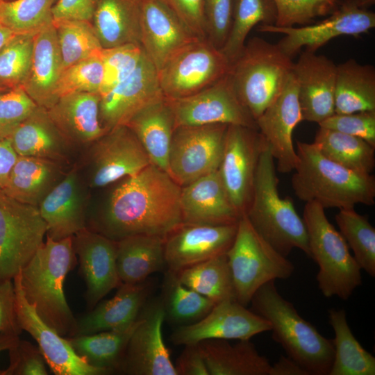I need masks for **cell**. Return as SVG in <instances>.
Instances as JSON below:
<instances>
[{"mask_svg": "<svg viewBox=\"0 0 375 375\" xmlns=\"http://www.w3.org/2000/svg\"><path fill=\"white\" fill-rule=\"evenodd\" d=\"M114 184L102 206L88 213V228L118 241L134 235L165 238L183 223L181 187L157 166Z\"/></svg>", "mask_w": 375, "mask_h": 375, "instance_id": "6da1fadb", "label": "cell"}, {"mask_svg": "<svg viewBox=\"0 0 375 375\" xmlns=\"http://www.w3.org/2000/svg\"><path fill=\"white\" fill-rule=\"evenodd\" d=\"M76 264L73 236L55 240L47 236L34 256L19 272L27 301L40 317L59 335L77 333L76 319L65 298L64 284Z\"/></svg>", "mask_w": 375, "mask_h": 375, "instance_id": "7a4b0ae2", "label": "cell"}, {"mask_svg": "<svg viewBox=\"0 0 375 375\" xmlns=\"http://www.w3.org/2000/svg\"><path fill=\"white\" fill-rule=\"evenodd\" d=\"M292 187L301 201L324 208L375 203V178L346 168L324 156L315 143L297 141Z\"/></svg>", "mask_w": 375, "mask_h": 375, "instance_id": "3957f363", "label": "cell"}, {"mask_svg": "<svg viewBox=\"0 0 375 375\" xmlns=\"http://www.w3.org/2000/svg\"><path fill=\"white\" fill-rule=\"evenodd\" d=\"M251 310L271 326L272 337L310 375H328L334 358L333 340L324 337L299 315L294 305L284 299L270 281L253 295Z\"/></svg>", "mask_w": 375, "mask_h": 375, "instance_id": "277c9868", "label": "cell"}, {"mask_svg": "<svg viewBox=\"0 0 375 375\" xmlns=\"http://www.w3.org/2000/svg\"><path fill=\"white\" fill-rule=\"evenodd\" d=\"M275 160L267 144L262 151L249 206L244 215L276 251L287 257L297 248L310 257L307 230L290 197L278 192Z\"/></svg>", "mask_w": 375, "mask_h": 375, "instance_id": "5b68a950", "label": "cell"}, {"mask_svg": "<svg viewBox=\"0 0 375 375\" xmlns=\"http://www.w3.org/2000/svg\"><path fill=\"white\" fill-rule=\"evenodd\" d=\"M293 64L277 44L253 37L231 65L228 76L235 93L256 121L281 92Z\"/></svg>", "mask_w": 375, "mask_h": 375, "instance_id": "8992f818", "label": "cell"}, {"mask_svg": "<svg viewBox=\"0 0 375 375\" xmlns=\"http://www.w3.org/2000/svg\"><path fill=\"white\" fill-rule=\"evenodd\" d=\"M310 258L319 266L318 288L328 298L347 300L362 285L361 269L341 233L326 217L324 208L315 202L306 203L303 212Z\"/></svg>", "mask_w": 375, "mask_h": 375, "instance_id": "52a82bcc", "label": "cell"}, {"mask_svg": "<svg viewBox=\"0 0 375 375\" xmlns=\"http://www.w3.org/2000/svg\"><path fill=\"white\" fill-rule=\"evenodd\" d=\"M236 301L247 307L256 290L276 279L289 278L294 265L276 251L243 215L235 239L226 252Z\"/></svg>", "mask_w": 375, "mask_h": 375, "instance_id": "ba28073f", "label": "cell"}, {"mask_svg": "<svg viewBox=\"0 0 375 375\" xmlns=\"http://www.w3.org/2000/svg\"><path fill=\"white\" fill-rule=\"evenodd\" d=\"M76 162L90 189L112 185L151 164L138 138L125 125L108 131L81 153Z\"/></svg>", "mask_w": 375, "mask_h": 375, "instance_id": "9c48e42d", "label": "cell"}, {"mask_svg": "<svg viewBox=\"0 0 375 375\" xmlns=\"http://www.w3.org/2000/svg\"><path fill=\"white\" fill-rule=\"evenodd\" d=\"M231 63L207 39L197 40L178 51L158 71L162 94L178 99L213 85L228 72Z\"/></svg>", "mask_w": 375, "mask_h": 375, "instance_id": "30bf717a", "label": "cell"}, {"mask_svg": "<svg viewBox=\"0 0 375 375\" xmlns=\"http://www.w3.org/2000/svg\"><path fill=\"white\" fill-rule=\"evenodd\" d=\"M375 27V13L359 0H340L338 7L327 17L315 24L301 26L281 27L258 25L261 33H280L284 36L277 43L292 59L302 47L316 52L333 38L351 35L357 37Z\"/></svg>", "mask_w": 375, "mask_h": 375, "instance_id": "8fae6325", "label": "cell"}, {"mask_svg": "<svg viewBox=\"0 0 375 375\" xmlns=\"http://www.w3.org/2000/svg\"><path fill=\"white\" fill-rule=\"evenodd\" d=\"M47 224L38 206L0 192V278L12 279L43 244Z\"/></svg>", "mask_w": 375, "mask_h": 375, "instance_id": "7c38bea8", "label": "cell"}, {"mask_svg": "<svg viewBox=\"0 0 375 375\" xmlns=\"http://www.w3.org/2000/svg\"><path fill=\"white\" fill-rule=\"evenodd\" d=\"M228 125L176 126L169 154V175L181 187L219 169Z\"/></svg>", "mask_w": 375, "mask_h": 375, "instance_id": "4fadbf2b", "label": "cell"}, {"mask_svg": "<svg viewBox=\"0 0 375 375\" xmlns=\"http://www.w3.org/2000/svg\"><path fill=\"white\" fill-rule=\"evenodd\" d=\"M267 142L257 129L228 125L218 169L228 196L243 215L249 206L260 156Z\"/></svg>", "mask_w": 375, "mask_h": 375, "instance_id": "5bb4252c", "label": "cell"}, {"mask_svg": "<svg viewBox=\"0 0 375 375\" xmlns=\"http://www.w3.org/2000/svg\"><path fill=\"white\" fill-rule=\"evenodd\" d=\"M117 372L127 375H177L162 337L165 312L161 299L147 303Z\"/></svg>", "mask_w": 375, "mask_h": 375, "instance_id": "9a60e30c", "label": "cell"}, {"mask_svg": "<svg viewBox=\"0 0 375 375\" xmlns=\"http://www.w3.org/2000/svg\"><path fill=\"white\" fill-rule=\"evenodd\" d=\"M167 99L174 112L176 127L223 124L258 130L256 121L236 96L228 74L196 94Z\"/></svg>", "mask_w": 375, "mask_h": 375, "instance_id": "2e32d148", "label": "cell"}, {"mask_svg": "<svg viewBox=\"0 0 375 375\" xmlns=\"http://www.w3.org/2000/svg\"><path fill=\"white\" fill-rule=\"evenodd\" d=\"M270 328V324L253 311L235 300H225L216 303L200 320L178 326L170 340L175 345L183 346L210 339L245 340Z\"/></svg>", "mask_w": 375, "mask_h": 375, "instance_id": "e0dca14e", "label": "cell"}, {"mask_svg": "<svg viewBox=\"0 0 375 375\" xmlns=\"http://www.w3.org/2000/svg\"><path fill=\"white\" fill-rule=\"evenodd\" d=\"M16 297V312L22 331L38 344L46 363L56 375H106L108 369L93 367L78 356L66 338L47 324L27 301L22 292L19 273L12 278Z\"/></svg>", "mask_w": 375, "mask_h": 375, "instance_id": "ac0fdd59", "label": "cell"}, {"mask_svg": "<svg viewBox=\"0 0 375 375\" xmlns=\"http://www.w3.org/2000/svg\"><path fill=\"white\" fill-rule=\"evenodd\" d=\"M238 224L210 225L182 223L164 239L167 270H181L226 253L235 239Z\"/></svg>", "mask_w": 375, "mask_h": 375, "instance_id": "d6986e66", "label": "cell"}, {"mask_svg": "<svg viewBox=\"0 0 375 375\" xmlns=\"http://www.w3.org/2000/svg\"><path fill=\"white\" fill-rule=\"evenodd\" d=\"M89 190L76 162L38 206L47 236L59 240L87 227Z\"/></svg>", "mask_w": 375, "mask_h": 375, "instance_id": "ffe728a7", "label": "cell"}, {"mask_svg": "<svg viewBox=\"0 0 375 375\" xmlns=\"http://www.w3.org/2000/svg\"><path fill=\"white\" fill-rule=\"evenodd\" d=\"M301 121L297 85L292 72L281 92L256 119L258 131L265 138L281 173H289L296 167L297 155L292 133Z\"/></svg>", "mask_w": 375, "mask_h": 375, "instance_id": "44dd1931", "label": "cell"}, {"mask_svg": "<svg viewBox=\"0 0 375 375\" xmlns=\"http://www.w3.org/2000/svg\"><path fill=\"white\" fill-rule=\"evenodd\" d=\"M73 246L86 283L87 306L92 310L121 284L116 264L117 242L86 227L73 235Z\"/></svg>", "mask_w": 375, "mask_h": 375, "instance_id": "7402d4cb", "label": "cell"}, {"mask_svg": "<svg viewBox=\"0 0 375 375\" xmlns=\"http://www.w3.org/2000/svg\"><path fill=\"white\" fill-rule=\"evenodd\" d=\"M336 72L331 59L307 50L294 62L303 121L319 124L335 114Z\"/></svg>", "mask_w": 375, "mask_h": 375, "instance_id": "603a6c76", "label": "cell"}, {"mask_svg": "<svg viewBox=\"0 0 375 375\" xmlns=\"http://www.w3.org/2000/svg\"><path fill=\"white\" fill-rule=\"evenodd\" d=\"M162 95L157 69L144 53L135 69L101 97V123L107 131L126 125L140 108Z\"/></svg>", "mask_w": 375, "mask_h": 375, "instance_id": "cb8c5ba5", "label": "cell"}, {"mask_svg": "<svg viewBox=\"0 0 375 375\" xmlns=\"http://www.w3.org/2000/svg\"><path fill=\"white\" fill-rule=\"evenodd\" d=\"M139 2L140 44L158 72L178 51L199 38L160 0Z\"/></svg>", "mask_w": 375, "mask_h": 375, "instance_id": "d4e9b609", "label": "cell"}, {"mask_svg": "<svg viewBox=\"0 0 375 375\" xmlns=\"http://www.w3.org/2000/svg\"><path fill=\"white\" fill-rule=\"evenodd\" d=\"M17 156L51 160L71 167L81 152L61 133L46 108L37 106L10 137Z\"/></svg>", "mask_w": 375, "mask_h": 375, "instance_id": "484cf974", "label": "cell"}, {"mask_svg": "<svg viewBox=\"0 0 375 375\" xmlns=\"http://www.w3.org/2000/svg\"><path fill=\"white\" fill-rule=\"evenodd\" d=\"M181 210L184 224H238L242 215L233 206L219 170L181 187Z\"/></svg>", "mask_w": 375, "mask_h": 375, "instance_id": "4316f807", "label": "cell"}, {"mask_svg": "<svg viewBox=\"0 0 375 375\" xmlns=\"http://www.w3.org/2000/svg\"><path fill=\"white\" fill-rule=\"evenodd\" d=\"M100 100L97 92H76L47 109L56 126L81 153L108 131L99 118Z\"/></svg>", "mask_w": 375, "mask_h": 375, "instance_id": "83f0119b", "label": "cell"}, {"mask_svg": "<svg viewBox=\"0 0 375 375\" xmlns=\"http://www.w3.org/2000/svg\"><path fill=\"white\" fill-rule=\"evenodd\" d=\"M152 290L153 283L148 278L138 283H121L113 297L97 303L91 311L76 319V335L119 330L130 326L138 318Z\"/></svg>", "mask_w": 375, "mask_h": 375, "instance_id": "f1b7e54d", "label": "cell"}, {"mask_svg": "<svg viewBox=\"0 0 375 375\" xmlns=\"http://www.w3.org/2000/svg\"><path fill=\"white\" fill-rule=\"evenodd\" d=\"M62 72V58L52 23L34 35L29 72L21 87L37 106L49 109L56 103L54 90Z\"/></svg>", "mask_w": 375, "mask_h": 375, "instance_id": "f546056e", "label": "cell"}, {"mask_svg": "<svg viewBox=\"0 0 375 375\" xmlns=\"http://www.w3.org/2000/svg\"><path fill=\"white\" fill-rule=\"evenodd\" d=\"M136 135L151 164L169 174L168 154L175 125L170 103L164 95L136 112L125 125Z\"/></svg>", "mask_w": 375, "mask_h": 375, "instance_id": "4dcf8cb0", "label": "cell"}, {"mask_svg": "<svg viewBox=\"0 0 375 375\" xmlns=\"http://www.w3.org/2000/svg\"><path fill=\"white\" fill-rule=\"evenodd\" d=\"M69 168L45 158L17 156L1 192L38 207Z\"/></svg>", "mask_w": 375, "mask_h": 375, "instance_id": "1f68e13d", "label": "cell"}, {"mask_svg": "<svg viewBox=\"0 0 375 375\" xmlns=\"http://www.w3.org/2000/svg\"><path fill=\"white\" fill-rule=\"evenodd\" d=\"M198 344L209 375H269V360L250 340L231 344L226 340L210 339Z\"/></svg>", "mask_w": 375, "mask_h": 375, "instance_id": "d6a6232c", "label": "cell"}, {"mask_svg": "<svg viewBox=\"0 0 375 375\" xmlns=\"http://www.w3.org/2000/svg\"><path fill=\"white\" fill-rule=\"evenodd\" d=\"M91 23L103 49L141 45L139 0H99Z\"/></svg>", "mask_w": 375, "mask_h": 375, "instance_id": "836d02e7", "label": "cell"}, {"mask_svg": "<svg viewBox=\"0 0 375 375\" xmlns=\"http://www.w3.org/2000/svg\"><path fill=\"white\" fill-rule=\"evenodd\" d=\"M165 238L134 235L117 242L116 264L121 283H138L166 267Z\"/></svg>", "mask_w": 375, "mask_h": 375, "instance_id": "e575fe53", "label": "cell"}, {"mask_svg": "<svg viewBox=\"0 0 375 375\" xmlns=\"http://www.w3.org/2000/svg\"><path fill=\"white\" fill-rule=\"evenodd\" d=\"M375 111V67L350 58L337 65L335 113Z\"/></svg>", "mask_w": 375, "mask_h": 375, "instance_id": "d590c367", "label": "cell"}, {"mask_svg": "<svg viewBox=\"0 0 375 375\" xmlns=\"http://www.w3.org/2000/svg\"><path fill=\"white\" fill-rule=\"evenodd\" d=\"M334 333V358L328 375H374L375 358L365 350L351 332L343 309L328 310Z\"/></svg>", "mask_w": 375, "mask_h": 375, "instance_id": "8d00e7d4", "label": "cell"}, {"mask_svg": "<svg viewBox=\"0 0 375 375\" xmlns=\"http://www.w3.org/2000/svg\"><path fill=\"white\" fill-rule=\"evenodd\" d=\"M140 322L119 330L101 331L67 338L75 353L89 365L117 372L128 342Z\"/></svg>", "mask_w": 375, "mask_h": 375, "instance_id": "74e56055", "label": "cell"}, {"mask_svg": "<svg viewBox=\"0 0 375 375\" xmlns=\"http://www.w3.org/2000/svg\"><path fill=\"white\" fill-rule=\"evenodd\" d=\"M176 274L183 285L215 304L225 300L236 301L226 253L185 268Z\"/></svg>", "mask_w": 375, "mask_h": 375, "instance_id": "f35d334b", "label": "cell"}, {"mask_svg": "<svg viewBox=\"0 0 375 375\" xmlns=\"http://www.w3.org/2000/svg\"><path fill=\"white\" fill-rule=\"evenodd\" d=\"M314 143L322 153L352 171L372 174L375 167V147L358 137L319 127Z\"/></svg>", "mask_w": 375, "mask_h": 375, "instance_id": "ab89813d", "label": "cell"}, {"mask_svg": "<svg viewBox=\"0 0 375 375\" xmlns=\"http://www.w3.org/2000/svg\"><path fill=\"white\" fill-rule=\"evenodd\" d=\"M276 19L273 0H233L229 32L221 49L231 65L243 51L251 29L256 25H274Z\"/></svg>", "mask_w": 375, "mask_h": 375, "instance_id": "60d3db41", "label": "cell"}, {"mask_svg": "<svg viewBox=\"0 0 375 375\" xmlns=\"http://www.w3.org/2000/svg\"><path fill=\"white\" fill-rule=\"evenodd\" d=\"M165 319L178 326L194 323L205 317L215 303L183 285L175 273L167 271L160 298Z\"/></svg>", "mask_w": 375, "mask_h": 375, "instance_id": "b9f144b4", "label": "cell"}, {"mask_svg": "<svg viewBox=\"0 0 375 375\" xmlns=\"http://www.w3.org/2000/svg\"><path fill=\"white\" fill-rule=\"evenodd\" d=\"M335 222L360 269L374 277L375 228L367 217L354 208H342L335 215Z\"/></svg>", "mask_w": 375, "mask_h": 375, "instance_id": "7bdbcfd3", "label": "cell"}, {"mask_svg": "<svg viewBox=\"0 0 375 375\" xmlns=\"http://www.w3.org/2000/svg\"><path fill=\"white\" fill-rule=\"evenodd\" d=\"M56 1H0V23L16 35H35L53 23Z\"/></svg>", "mask_w": 375, "mask_h": 375, "instance_id": "ee69618b", "label": "cell"}, {"mask_svg": "<svg viewBox=\"0 0 375 375\" xmlns=\"http://www.w3.org/2000/svg\"><path fill=\"white\" fill-rule=\"evenodd\" d=\"M62 71L72 65L99 53L102 47L91 22L81 20H53Z\"/></svg>", "mask_w": 375, "mask_h": 375, "instance_id": "f6af8a7d", "label": "cell"}, {"mask_svg": "<svg viewBox=\"0 0 375 375\" xmlns=\"http://www.w3.org/2000/svg\"><path fill=\"white\" fill-rule=\"evenodd\" d=\"M34 35H15L0 50V85L22 86L29 72Z\"/></svg>", "mask_w": 375, "mask_h": 375, "instance_id": "bcb514c9", "label": "cell"}, {"mask_svg": "<svg viewBox=\"0 0 375 375\" xmlns=\"http://www.w3.org/2000/svg\"><path fill=\"white\" fill-rule=\"evenodd\" d=\"M103 77L101 51L72 65L62 72L54 90L56 102L60 97L72 93H99Z\"/></svg>", "mask_w": 375, "mask_h": 375, "instance_id": "7dc6e473", "label": "cell"}, {"mask_svg": "<svg viewBox=\"0 0 375 375\" xmlns=\"http://www.w3.org/2000/svg\"><path fill=\"white\" fill-rule=\"evenodd\" d=\"M144 51L140 44H126L102 49L103 77L99 90L103 96L128 76L138 67Z\"/></svg>", "mask_w": 375, "mask_h": 375, "instance_id": "c3c4849f", "label": "cell"}, {"mask_svg": "<svg viewBox=\"0 0 375 375\" xmlns=\"http://www.w3.org/2000/svg\"><path fill=\"white\" fill-rule=\"evenodd\" d=\"M277 10L275 26H305L318 17L330 15L340 0H273Z\"/></svg>", "mask_w": 375, "mask_h": 375, "instance_id": "681fc988", "label": "cell"}, {"mask_svg": "<svg viewBox=\"0 0 375 375\" xmlns=\"http://www.w3.org/2000/svg\"><path fill=\"white\" fill-rule=\"evenodd\" d=\"M37 106L21 86L0 93V141L10 138Z\"/></svg>", "mask_w": 375, "mask_h": 375, "instance_id": "f907efd6", "label": "cell"}, {"mask_svg": "<svg viewBox=\"0 0 375 375\" xmlns=\"http://www.w3.org/2000/svg\"><path fill=\"white\" fill-rule=\"evenodd\" d=\"M318 125L321 128L360 138L375 147V111L335 113Z\"/></svg>", "mask_w": 375, "mask_h": 375, "instance_id": "816d5d0a", "label": "cell"}, {"mask_svg": "<svg viewBox=\"0 0 375 375\" xmlns=\"http://www.w3.org/2000/svg\"><path fill=\"white\" fill-rule=\"evenodd\" d=\"M9 365L0 375H47L45 360L39 349L20 338L8 350Z\"/></svg>", "mask_w": 375, "mask_h": 375, "instance_id": "f5cc1de1", "label": "cell"}, {"mask_svg": "<svg viewBox=\"0 0 375 375\" xmlns=\"http://www.w3.org/2000/svg\"><path fill=\"white\" fill-rule=\"evenodd\" d=\"M233 0H204L207 40L221 49L227 38Z\"/></svg>", "mask_w": 375, "mask_h": 375, "instance_id": "db71d44e", "label": "cell"}, {"mask_svg": "<svg viewBox=\"0 0 375 375\" xmlns=\"http://www.w3.org/2000/svg\"><path fill=\"white\" fill-rule=\"evenodd\" d=\"M198 38L207 39L204 0H160Z\"/></svg>", "mask_w": 375, "mask_h": 375, "instance_id": "11a10c76", "label": "cell"}, {"mask_svg": "<svg viewBox=\"0 0 375 375\" xmlns=\"http://www.w3.org/2000/svg\"><path fill=\"white\" fill-rule=\"evenodd\" d=\"M22 331L17 317L13 281L0 278V335L19 336Z\"/></svg>", "mask_w": 375, "mask_h": 375, "instance_id": "9f6ffc18", "label": "cell"}, {"mask_svg": "<svg viewBox=\"0 0 375 375\" xmlns=\"http://www.w3.org/2000/svg\"><path fill=\"white\" fill-rule=\"evenodd\" d=\"M99 0H57L52 15L53 20L72 19L92 22Z\"/></svg>", "mask_w": 375, "mask_h": 375, "instance_id": "6f0895ef", "label": "cell"}, {"mask_svg": "<svg viewBox=\"0 0 375 375\" xmlns=\"http://www.w3.org/2000/svg\"><path fill=\"white\" fill-rule=\"evenodd\" d=\"M184 347L174 364L177 375H209L199 344H187Z\"/></svg>", "mask_w": 375, "mask_h": 375, "instance_id": "680465c9", "label": "cell"}, {"mask_svg": "<svg viewBox=\"0 0 375 375\" xmlns=\"http://www.w3.org/2000/svg\"><path fill=\"white\" fill-rule=\"evenodd\" d=\"M17 157L9 138L0 141V192L6 185Z\"/></svg>", "mask_w": 375, "mask_h": 375, "instance_id": "91938a15", "label": "cell"}, {"mask_svg": "<svg viewBox=\"0 0 375 375\" xmlns=\"http://www.w3.org/2000/svg\"><path fill=\"white\" fill-rule=\"evenodd\" d=\"M269 375H310L308 372L289 356H281L271 365Z\"/></svg>", "mask_w": 375, "mask_h": 375, "instance_id": "94428289", "label": "cell"}, {"mask_svg": "<svg viewBox=\"0 0 375 375\" xmlns=\"http://www.w3.org/2000/svg\"><path fill=\"white\" fill-rule=\"evenodd\" d=\"M19 339V336L0 335V352L8 351Z\"/></svg>", "mask_w": 375, "mask_h": 375, "instance_id": "6125c7cd", "label": "cell"}, {"mask_svg": "<svg viewBox=\"0 0 375 375\" xmlns=\"http://www.w3.org/2000/svg\"><path fill=\"white\" fill-rule=\"evenodd\" d=\"M15 35L9 28L0 23V50Z\"/></svg>", "mask_w": 375, "mask_h": 375, "instance_id": "be15d7a7", "label": "cell"}, {"mask_svg": "<svg viewBox=\"0 0 375 375\" xmlns=\"http://www.w3.org/2000/svg\"><path fill=\"white\" fill-rule=\"evenodd\" d=\"M359 1L362 3V5L364 6L365 7H366V8L370 7L375 2V0H359Z\"/></svg>", "mask_w": 375, "mask_h": 375, "instance_id": "e7e4bbea", "label": "cell"}, {"mask_svg": "<svg viewBox=\"0 0 375 375\" xmlns=\"http://www.w3.org/2000/svg\"><path fill=\"white\" fill-rule=\"evenodd\" d=\"M8 90H9V88L0 85V93L3 92Z\"/></svg>", "mask_w": 375, "mask_h": 375, "instance_id": "03108f58", "label": "cell"}, {"mask_svg": "<svg viewBox=\"0 0 375 375\" xmlns=\"http://www.w3.org/2000/svg\"><path fill=\"white\" fill-rule=\"evenodd\" d=\"M0 1H10V0H0Z\"/></svg>", "mask_w": 375, "mask_h": 375, "instance_id": "003e7915", "label": "cell"}]
</instances>
